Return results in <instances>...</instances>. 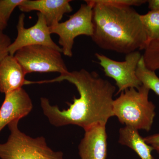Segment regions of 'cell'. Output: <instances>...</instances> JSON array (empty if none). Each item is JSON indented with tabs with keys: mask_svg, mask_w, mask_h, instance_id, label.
Listing matches in <instances>:
<instances>
[{
	"mask_svg": "<svg viewBox=\"0 0 159 159\" xmlns=\"http://www.w3.org/2000/svg\"><path fill=\"white\" fill-rule=\"evenodd\" d=\"M61 53L47 46L32 45L20 49L14 56L26 74L52 72L63 74L69 71Z\"/></svg>",
	"mask_w": 159,
	"mask_h": 159,
	"instance_id": "5b68a950",
	"label": "cell"
},
{
	"mask_svg": "<svg viewBox=\"0 0 159 159\" xmlns=\"http://www.w3.org/2000/svg\"><path fill=\"white\" fill-rule=\"evenodd\" d=\"M106 125H98L86 129L78 146L80 159H106L107 134Z\"/></svg>",
	"mask_w": 159,
	"mask_h": 159,
	"instance_id": "8fae6325",
	"label": "cell"
},
{
	"mask_svg": "<svg viewBox=\"0 0 159 159\" xmlns=\"http://www.w3.org/2000/svg\"><path fill=\"white\" fill-rule=\"evenodd\" d=\"M149 91L142 85L121 92L113 102L114 116L125 126L149 131L156 116L155 106L148 99Z\"/></svg>",
	"mask_w": 159,
	"mask_h": 159,
	"instance_id": "3957f363",
	"label": "cell"
},
{
	"mask_svg": "<svg viewBox=\"0 0 159 159\" xmlns=\"http://www.w3.org/2000/svg\"><path fill=\"white\" fill-rule=\"evenodd\" d=\"M95 56L106 76L116 81L119 89L117 94L128 89H138L142 85L136 74L138 63L142 56L139 51L126 54L125 61H122L111 59L99 53H96Z\"/></svg>",
	"mask_w": 159,
	"mask_h": 159,
	"instance_id": "52a82bcc",
	"label": "cell"
},
{
	"mask_svg": "<svg viewBox=\"0 0 159 159\" xmlns=\"http://www.w3.org/2000/svg\"><path fill=\"white\" fill-rule=\"evenodd\" d=\"M70 0H24L18 6L23 12L37 11L43 15L49 27L59 23L66 13L73 11Z\"/></svg>",
	"mask_w": 159,
	"mask_h": 159,
	"instance_id": "30bf717a",
	"label": "cell"
},
{
	"mask_svg": "<svg viewBox=\"0 0 159 159\" xmlns=\"http://www.w3.org/2000/svg\"><path fill=\"white\" fill-rule=\"evenodd\" d=\"M66 80L74 84L80 97H74V102L66 110H61L51 105L48 99H40L43 112L51 124L56 127L75 125L86 129L96 125H106L113 113V96L116 88L103 79L97 72L85 69L69 72L50 80L36 82L48 83Z\"/></svg>",
	"mask_w": 159,
	"mask_h": 159,
	"instance_id": "6da1fadb",
	"label": "cell"
},
{
	"mask_svg": "<svg viewBox=\"0 0 159 159\" xmlns=\"http://www.w3.org/2000/svg\"><path fill=\"white\" fill-rule=\"evenodd\" d=\"M19 121L8 125L10 134L6 143L0 144L1 159H64L62 152L52 150L43 137L31 138L21 131Z\"/></svg>",
	"mask_w": 159,
	"mask_h": 159,
	"instance_id": "277c9868",
	"label": "cell"
},
{
	"mask_svg": "<svg viewBox=\"0 0 159 159\" xmlns=\"http://www.w3.org/2000/svg\"><path fill=\"white\" fill-rule=\"evenodd\" d=\"M140 19L147 37V45L151 42L159 40V10L141 15Z\"/></svg>",
	"mask_w": 159,
	"mask_h": 159,
	"instance_id": "9a60e30c",
	"label": "cell"
},
{
	"mask_svg": "<svg viewBox=\"0 0 159 159\" xmlns=\"http://www.w3.org/2000/svg\"><path fill=\"white\" fill-rule=\"evenodd\" d=\"M119 142L133 149L141 159H154L152 154L153 148L145 142L135 129L128 126L120 129Z\"/></svg>",
	"mask_w": 159,
	"mask_h": 159,
	"instance_id": "4fadbf2b",
	"label": "cell"
},
{
	"mask_svg": "<svg viewBox=\"0 0 159 159\" xmlns=\"http://www.w3.org/2000/svg\"><path fill=\"white\" fill-rule=\"evenodd\" d=\"M26 74L14 56L9 55L0 63V92L5 94L26 84Z\"/></svg>",
	"mask_w": 159,
	"mask_h": 159,
	"instance_id": "7c38bea8",
	"label": "cell"
},
{
	"mask_svg": "<svg viewBox=\"0 0 159 159\" xmlns=\"http://www.w3.org/2000/svg\"><path fill=\"white\" fill-rule=\"evenodd\" d=\"M11 43L10 37L3 31L0 32V63L9 55V48Z\"/></svg>",
	"mask_w": 159,
	"mask_h": 159,
	"instance_id": "ac0fdd59",
	"label": "cell"
},
{
	"mask_svg": "<svg viewBox=\"0 0 159 159\" xmlns=\"http://www.w3.org/2000/svg\"><path fill=\"white\" fill-rule=\"evenodd\" d=\"M24 0H0V16L8 24L11 13L16 7H18Z\"/></svg>",
	"mask_w": 159,
	"mask_h": 159,
	"instance_id": "e0dca14e",
	"label": "cell"
},
{
	"mask_svg": "<svg viewBox=\"0 0 159 159\" xmlns=\"http://www.w3.org/2000/svg\"><path fill=\"white\" fill-rule=\"evenodd\" d=\"M37 15L38 19L35 25L27 29L25 26V15H20L16 26L17 37L9 47V55L14 56L20 49L32 45L47 46L62 53L61 48L51 38L50 28L43 16L39 12H38Z\"/></svg>",
	"mask_w": 159,
	"mask_h": 159,
	"instance_id": "ba28073f",
	"label": "cell"
},
{
	"mask_svg": "<svg viewBox=\"0 0 159 159\" xmlns=\"http://www.w3.org/2000/svg\"><path fill=\"white\" fill-rule=\"evenodd\" d=\"M143 138L147 144L159 153V134H154Z\"/></svg>",
	"mask_w": 159,
	"mask_h": 159,
	"instance_id": "d6986e66",
	"label": "cell"
},
{
	"mask_svg": "<svg viewBox=\"0 0 159 159\" xmlns=\"http://www.w3.org/2000/svg\"><path fill=\"white\" fill-rule=\"evenodd\" d=\"M85 2L86 4H82L68 20L49 27L51 34H57L59 36L58 43L65 56H73L72 50L76 37L81 35L91 37L93 33V6L88 1Z\"/></svg>",
	"mask_w": 159,
	"mask_h": 159,
	"instance_id": "8992f818",
	"label": "cell"
},
{
	"mask_svg": "<svg viewBox=\"0 0 159 159\" xmlns=\"http://www.w3.org/2000/svg\"><path fill=\"white\" fill-rule=\"evenodd\" d=\"M142 55L145 65L149 70H159V40L151 42L145 49Z\"/></svg>",
	"mask_w": 159,
	"mask_h": 159,
	"instance_id": "2e32d148",
	"label": "cell"
},
{
	"mask_svg": "<svg viewBox=\"0 0 159 159\" xmlns=\"http://www.w3.org/2000/svg\"><path fill=\"white\" fill-rule=\"evenodd\" d=\"M7 26V24L5 23L0 16V32L3 31V30L6 29Z\"/></svg>",
	"mask_w": 159,
	"mask_h": 159,
	"instance_id": "44dd1931",
	"label": "cell"
},
{
	"mask_svg": "<svg viewBox=\"0 0 159 159\" xmlns=\"http://www.w3.org/2000/svg\"><path fill=\"white\" fill-rule=\"evenodd\" d=\"M32 108V100L23 88L5 94L0 107V132L10 122L28 116Z\"/></svg>",
	"mask_w": 159,
	"mask_h": 159,
	"instance_id": "9c48e42d",
	"label": "cell"
},
{
	"mask_svg": "<svg viewBox=\"0 0 159 159\" xmlns=\"http://www.w3.org/2000/svg\"><path fill=\"white\" fill-rule=\"evenodd\" d=\"M148 8L150 11H156L159 10V0H149L147 1Z\"/></svg>",
	"mask_w": 159,
	"mask_h": 159,
	"instance_id": "ffe728a7",
	"label": "cell"
},
{
	"mask_svg": "<svg viewBox=\"0 0 159 159\" xmlns=\"http://www.w3.org/2000/svg\"><path fill=\"white\" fill-rule=\"evenodd\" d=\"M93 6L91 38L100 48L127 54L145 50L147 37L140 16L132 6L146 0H89Z\"/></svg>",
	"mask_w": 159,
	"mask_h": 159,
	"instance_id": "7a4b0ae2",
	"label": "cell"
},
{
	"mask_svg": "<svg viewBox=\"0 0 159 159\" xmlns=\"http://www.w3.org/2000/svg\"><path fill=\"white\" fill-rule=\"evenodd\" d=\"M136 74L142 85L153 91L159 96V77L155 71L149 70L145 66L142 55L138 63Z\"/></svg>",
	"mask_w": 159,
	"mask_h": 159,
	"instance_id": "5bb4252c",
	"label": "cell"
}]
</instances>
